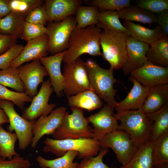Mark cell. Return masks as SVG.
<instances>
[{"label": "cell", "mask_w": 168, "mask_h": 168, "mask_svg": "<svg viewBox=\"0 0 168 168\" xmlns=\"http://www.w3.org/2000/svg\"><path fill=\"white\" fill-rule=\"evenodd\" d=\"M48 44L46 34L27 42L20 54L12 62L10 67L18 68L26 62L46 56Z\"/></svg>", "instance_id": "17"}, {"label": "cell", "mask_w": 168, "mask_h": 168, "mask_svg": "<svg viewBox=\"0 0 168 168\" xmlns=\"http://www.w3.org/2000/svg\"><path fill=\"white\" fill-rule=\"evenodd\" d=\"M157 23L164 35L168 37V10L157 14Z\"/></svg>", "instance_id": "45"}, {"label": "cell", "mask_w": 168, "mask_h": 168, "mask_svg": "<svg viewBox=\"0 0 168 168\" xmlns=\"http://www.w3.org/2000/svg\"><path fill=\"white\" fill-rule=\"evenodd\" d=\"M168 104V84L149 87L141 109L146 114L156 112Z\"/></svg>", "instance_id": "21"}, {"label": "cell", "mask_w": 168, "mask_h": 168, "mask_svg": "<svg viewBox=\"0 0 168 168\" xmlns=\"http://www.w3.org/2000/svg\"><path fill=\"white\" fill-rule=\"evenodd\" d=\"M46 33V28L44 26L25 21L21 38L28 42Z\"/></svg>", "instance_id": "39"}, {"label": "cell", "mask_w": 168, "mask_h": 168, "mask_svg": "<svg viewBox=\"0 0 168 168\" xmlns=\"http://www.w3.org/2000/svg\"><path fill=\"white\" fill-rule=\"evenodd\" d=\"M114 109L105 104L99 112L86 118L93 126L92 138L99 140L108 133L119 129V124L114 116Z\"/></svg>", "instance_id": "13"}, {"label": "cell", "mask_w": 168, "mask_h": 168, "mask_svg": "<svg viewBox=\"0 0 168 168\" xmlns=\"http://www.w3.org/2000/svg\"><path fill=\"white\" fill-rule=\"evenodd\" d=\"M150 45L140 42L129 34L126 40L127 58L122 68L125 75L142 66L147 60L146 54Z\"/></svg>", "instance_id": "16"}, {"label": "cell", "mask_w": 168, "mask_h": 168, "mask_svg": "<svg viewBox=\"0 0 168 168\" xmlns=\"http://www.w3.org/2000/svg\"><path fill=\"white\" fill-rule=\"evenodd\" d=\"M11 11L8 0H0V18L5 16Z\"/></svg>", "instance_id": "46"}, {"label": "cell", "mask_w": 168, "mask_h": 168, "mask_svg": "<svg viewBox=\"0 0 168 168\" xmlns=\"http://www.w3.org/2000/svg\"><path fill=\"white\" fill-rule=\"evenodd\" d=\"M25 20L26 22L44 26L49 22L48 13L44 5L34 9L27 14Z\"/></svg>", "instance_id": "41"}, {"label": "cell", "mask_w": 168, "mask_h": 168, "mask_svg": "<svg viewBox=\"0 0 168 168\" xmlns=\"http://www.w3.org/2000/svg\"><path fill=\"white\" fill-rule=\"evenodd\" d=\"M130 74L131 76L129 78L134 79L142 85L148 87L168 84V67L155 65L148 60Z\"/></svg>", "instance_id": "15"}, {"label": "cell", "mask_w": 168, "mask_h": 168, "mask_svg": "<svg viewBox=\"0 0 168 168\" xmlns=\"http://www.w3.org/2000/svg\"><path fill=\"white\" fill-rule=\"evenodd\" d=\"M153 146L151 139L139 145L128 162L119 168H153Z\"/></svg>", "instance_id": "23"}, {"label": "cell", "mask_w": 168, "mask_h": 168, "mask_svg": "<svg viewBox=\"0 0 168 168\" xmlns=\"http://www.w3.org/2000/svg\"><path fill=\"white\" fill-rule=\"evenodd\" d=\"M108 151L107 148L101 147L96 156L83 159L76 168H111L103 161L104 156Z\"/></svg>", "instance_id": "38"}, {"label": "cell", "mask_w": 168, "mask_h": 168, "mask_svg": "<svg viewBox=\"0 0 168 168\" xmlns=\"http://www.w3.org/2000/svg\"><path fill=\"white\" fill-rule=\"evenodd\" d=\"M63 89L67 97L90 89L88 73L85 62L79 57L63 67Z\"/></svg>", "instance_id": "7"}, {"label": "cell", "mask_w": 168, "mask_h": 168, "mask_svg": "<svg viewBox=\"0 0 168 168\" xmlns=\"http://www.w3.org/2000/svg\"><path fill=\"white\" fill-rule=\"evenodd\" d=\"M153 168H154V167H153Z\"/></svg>", "instance_id": "49"}, {"label": "cell", "mask_w": 168, "mask_h": 168, "mask_svg": "<svg viewBox=\"0 0 168 168\" xmlns=\"http://www.w3.org/2000/svg\"><path fill=\"white\" fill-rule=\"evenodd\" d=\"M76 26L73 16L60 21L49 22L46 27L49 39L48 52L53 55L66 51L71 34Z\"/></svg>", "instance_id": "8"}, {"label": "cell", "mask_w": 168, "mask_h": 168, "mask_svg": "<svg viewBox=\"0 0 168 168\" xmlns=\"http://www.w3.org/2000/svg\"><path fill=\"white\" fill-rule=\"evenodd\" d=\"M44 143L42 150L44 152L51 153L58 157L69 151L77 152V156L80 159L95 156L101 148L99 140L93 138L58 140L46 138Z\"/></svg>", "instance_id": "3"}, {"label": "cell", "mask_w": 168, "mask_h": 168, "mask_svg": "<svg viewBox=\"0 0 168 168\" xmlns=\"http://www.w3.org/2000/svg\"><path fill=\"white\" fill-rule=\"evenodd\" d=\"M128 33L103 30L101 31L100 44L102 56L114 70L122 68L127 59L126 40Z\"/></svg>", "instance_id": "4"}, {"label": "cell", "mask_w": 168, "mask_h": 168, "mask_svg": "<svg viewBox=\"0 0 168 168\" xmlns=\"http://www.w3.org/2000/svg\"><path fill=\"white\" fill-rule=\"evenodd\" d=\"M137 6L153 14L168 10V0H139Z\"/></svg>", "instance_id": "40"}, {"label": "cell", "mask_w": 168, "mask_h": 168, "mask_svg": "<svg viewBox=\"0 0 168 168\" xmlns=\"http://www.w3.org/2000/svg\"><path fill=\"white\" fill-rule=\"evenodd\" d=\"M30 160L21 156L19 154L8 160L0 156V168H30Z\"/></svg>", "instance_id": "43"}, {"label": "cell", "mask_w": 168, "mask_h": 168, "mask_svg": "<svg viewBox=\"0 0 168 168\" xmlns=\"http://www.w3.org/2000/svg\"><path fill=\"white\" fill-rule=\"evenodd\" d=\"M124 24L129 35L139 41L149 45L160 40L168 37L164 35L159 26L151 29L140 24L126 21H124Z\"/></svg>", "instance_id": "22"}, {"label": "cell", "mask_w": 168, "mask_h": 168, "mask_svg": "<svg viewBox=\"0 0 168 168\" xmlns=\"http://www.w3.org/2000/svg\"><path fill=\"white\" fill-rule=\"evenodd\" d=\"M9 123L8 118L4 111L0 107V125Z\"/></svg>", "instance_id": "47"}, {"label": "cell", "mask_w": 168, "mask_h": 168, "mask_svg": "<svg viewBox=\"0 0 168 168\" xmlns=\"http://www.w3.org/2000/svg\"><path fill=\"white\" fill-rule=\"evenodd\" d=\"M72 113L67 111L59 127L53 134L55 139L92 138V128L84 116L83 110L72 107Z\"/></svg>", "instance_id": "6"}, {"label": "cell", "mask_w": 168, "mask_h": 168, "mask_svg": "<svg viewBox=\"0 0 168 168\" xmlns=\"http://www.w3.org/2000/svg\"><path fill=\"white\" fill-rule=\"evenodd\" d=\"M99 141L101 147L113 151L122 166L128 162L139 147L127 133L119 130L108 133Z\"/></svg>", "instance_id": "9"}, {"label": "cell", "mask_w": 168, "mask_h": 168, "mask_svg": "<svg viewBox=\"0 0 168 168\" xmlns=\"http://www.w3.org/2000/svg\"><path fill=\"white\" fill-rule=\"evenodd\" d=\"M146 115L152 123L151 139L152 141L168 132V104L160 110Z\"/></svg>", "instance_id": "28"}, {"label": "cell", "mask_w": 168, "mask_h": 168, "mask_svg": "<svg viewBox=\"0 0 168 168\" xmlns=\"http://www.w3.org/2000/svg\"><path fill=\"white\" fill-rule=\"evenodd\" d=\"M96 26L103 30L128 33L127 30L120 21L117 11H99Z\"/></svg>", "instance_id": "30"}, {"label": "cell", "mask_w": 168, "mask_h": 168, "mask_svg": "<svg viewBox=\"0 0 168 168\" xmlns=\"http://www.w3.org/2000/svg\"><path fill=\"white\" fill-rule=\"evenodd\" d=\"M25 20L22 14L11 11L0 18V33L21 38Z\"/></svg>", "instance_id": "25"}, {"label": "cell", "mask_w": 168, "mask_h": 168, "mask_svg": "<svg viewBox=\"0 0 168 168\" xmlns=\"http://www.w3.org/2000/svg\"><path fill=\"white\" fill-rule=\"evenodd\" d=\"M91 6L97 7L99 11H119L131 6L130 0H91Z\"/></svg>", "instance_id": "36"}, {"label": "cell", "mask_w": 168, "mask_h": 168, "mask_svg": "<svg viewBox=\"0 0 168 168\" xmlns=\"http://www.w3.org/2000/svg\"><path fill=\"white\" fill-rule=\"evenodd\" d=\"M129 79L133 83V86L126 97L118 102L115 108L117 113L141 109L148 94L149 87L142 85L134 79Z\"/></svg>", "instance_id": "20"}, {"label": "cell", "mask_w": 168, "mask_h": 168, "mask_svg": "<svg viewBox=\"0 0 168 168\" xmlns=\"http://www.w3.org/2000/svg\"><path fill=\"white\" fill-rule=\"evenodd\" d=\"M153 141L152 157L154 167L168 164V132Z\"/></svg>", "instance_id": "33"}, {"label": "cell", "mask_w": 168, "mask_h": 168, "mask_svg": "<svg viewBox=\"0 0 168 168\" xmlns=\"http://www.w3.org/2000/svg\"><path fill=\"white\" fill-rule=\"evenodd\" d=\"M88 73L90 89L111 107L114 108L118 103L115 99L117 90L115 83L119 82L114 76L113 70L100 67L94 60L88 59L85 62Z\"/></svg>", "instance_id": "2"}, {"label": "cell", "mask_w": 168, "mask_h": 168, "mask_svg": "<svg viewBox=\"0 0 168 168\" xmlns=\"http://www.w3.org/2000/svg\"><path fill=\"white\" fill-rule=\"evenodd\" d=\"M65 51L39 59L49 76L51 86L58 97L63 95L64 77L61 71V65Z\"/></svg>", "instance_id": "18"}, {"label": "cell", "mask_w": 168, "mask_h": 168, "mask_svg": "<svg viewBox=\"0 0 168 168\" xmlns=\"http://www.w3.org/2000/svg\"><path fill=\"white\" fill-rule=\"evenodd\" d=\"M17 40L14 36L0 33V55L16 44Z\"/></svg>", "instance_id": "44"}, {"label": "cell", "mask_w": 168, "mask_h": 168, "mask_svg": "<svg viewBox=\"0 0 168 168\" xmlns=\"http://www.w3.org/2000/svg\"><path fill=\"white\" fill-rule=\"evenodd\" d=\"M62 106L54 110L49 115L41 116L34 121L32 128L33 138L31 144L35 148L40 139L45 135H53L61 124L67 112Z\"/></svg>", "instance_id": "14"}, {"label": "cell", "mask_w": 168, "mask_h": 168, "mask_svg": "<svg viewBox=\"0 0 168 168\" xmlns=\"http://www.w3.org/2000/svg\"><path fill=\"white\" fill-rule=\"evenodd\" d=\"M99 12L95 6H80L75 14L77 27L84 29L90 26L96 25Z\"/></svg>", "instance_id": "31"}, {"label": "cell", "mask_w": 168, "mask_h": 168, "mask_svg": "<svg viewBox=\"0 0 168 168\" xmlns=\"http://www.w3.org/2000/svg\"><path fill=\"white\" fill-rule=\"evenodd\" d=\"M0 84L25 93L24 84L20 77L18 68L9 67L0 70Z\"/></svg>", "instance_id": "34"}, {"label": "cell", "mask_w": 168, "mask_h": 168, "mask_svg": "<svg viewBox=\"0 0 168 168\" xmlns=\"http://www.w3.org/2000/svg\"><path fill=\"white\" fill-rule=\"evenodd\" d=\"M67 98L68 105L71 107L85 109L89 112L100 108L103 106L101 99L90 89Z\"/></svg>", "instance_id": "24"}, {"label": "cell", "mask_w": 168, "mask_h": 168, "mask_svg": "<svg viewBox=\"0 0 168 168\" xmlns=\"http://www.w3.org/2000/svg\"><path fill=\"white\" fill-rule=\"evenodd\" d=\"M24 47L22 45L16 44L0 55V69L9 67L12 62L20 54Z\"/></svg>", "instance_id": "42"}, {"label": "cell", "mask_w": 168, "mask_h": 168, "mask_svg": "<svg viewBox=\"0 0 168 168\" xmlns=\"http://www.w3.org/2000/svg\"><path fill=\"white\" fill-rule=\"evenodd\" d=\"M19 74L23 82L25 93L32 99L38 93V87L48 75L39 59L18 67Z\"/></svg>", "instance_id": "12"}, {"label": "cell", "mask_w": 168, "mask_h": 168, "mask_svg": "<svg viewBox=\"0 0 168 168\" xmlns=\"http://www.w3.org/2000/svg\"><path fill=\"white\" fill-rule=\"evenodd\" d=\"M155 168H168V164L160 165L154 167Z\"/></svg>", "instance_id": "48"}, {"label": "cell", "mask_w": 168, "mask_h": 168, "mask_svg": "<svg viewBox=\"0 0 168 168\" xmlns=\"http://www.w3.org/2000/svg\"><path fill=\"white\" fill-rule=\"evenodd\" d=\"M0 107L8 118L9 123L7 127L8 132L12 133L15 132L18 137L19 148L25 150L31 143L34 121L26 120L21 116L15 110L14 104L10 101L0 100Z\"/></svg>", "instance_id": "10"}, {"label": "cell", "mask_w": 168, "mask_h": 168, "mask_svg": "<svg viewBox=\"0 0 168 168\" xmlns=\"http://www.w3.org/2000/svg\"><path fill=\"white\" fill-rule=\"evenodd\" d=\"M32 99L25 93L11 91L0 84V100L10 101L23 110L26 102H30Z\"/></svg>", "instance_id": "35"}, {"label": "cell", "mask_w": 168, "mask_h": 168, "mask_svg": "<svg viewBox=\"0 0 168 168\" xmlns=\"http://www.w3.org/2000/svg\"><path fill=\"white\" fill-rule=\"evenodd\" d=\"M101 29L93 25L84 29L77 26L72 31L63 61L71 63L84 54L93 56L102 55L100 39Z\"/></svg>", "instance_id": "1"}, {"label": "cell", "mask_w": 168, "mask_h": 168, "mask_svg": "<svg viewBox=\"0 0 168 168\" xmlns=\"http://www.w3.org/2000/svg\"><path fill=\"white\" fill-rule=\"evenodd\" d=\"M12 11L27 16L35 8L41 6L43 2L41 0H8Z\"/></svg>", "instance_id": "37"}, {"label": "cell", "mask_w": 168, "mask_h": 168, "mask_svg": "<svg viewBox=\"0 0 168 168\" xmlns=\"http://www.w3.org/2000/svg\"><path fill=\"white\" fill-rule=\"evenodd\" d=\"M18 137L15 133L6 131L0 125V156L4 159L12 160L13 156L18 155L15 148Z\"/></svg>", "instance_id": "32"}, {"label": "cell", "mask_w": 168, "mask_h": 168, "mask_svg": "<svg viewBox=\"0 0 168 168\" xmlns=\"http://www.w3.org/2000/svg\"><path fill=\"white\" fill-rule=\"evenodd\" d=\"M118 12L119 18L124 21H136L150 25L157 23L156 15L137 6H130L118 11Z\"/></svg>", "instance_id": "26"}, {"label": "cell", "mask_w": 168, "mask_h": 168, "mask_svg": "<svg viewBox=\"0 0 168 168\" xmlns=\"http://www.w3.org/2000/svg\"><path fill=\"white\" fill-rule=\"evenodd\" d=\"M82 2L81 0H45L44 6L48 13L49 22L60 21L75 15Z\"/></svg>", "instance_id": "19"}, {"label": "cell", "mask_w": 168, "mask_h": 168, "mask_svg": "<svg viewBox=\"0 0 168 168\" xmlns=\"http://www.w3.org/2000/svg\"><path fill=\"white\" fill-rule=\"evenodd\" d=\"M146 57L153 64L168 67V37L160 40L150 45Z\"/></svg>", "instance_id": "27"}, {"label": "cell", "mask_w": 168, "mask_h": 168, "mask_svg": "<svg viewBox=\"0 0 168 168\" xmlns=\"http://www.w3.org/2000/svg\"><path fill=\"white\" fill-rule=\"evenodd\" d=\"M119 129L127 133L138 146L151 139L152 123L141 109L114 114Z\"/></svg>", "instance_id": "5"}, {"label": "cell", "mask_w": 168, "mask_h": 168, "mask_svg": "<svg viewBox=\"0 0 168 168\" xmlns=\"http://www.w3.org/2000/svg\"><path fill=\"white\" fill-rule=\"evenodd\" d=\"M53 90L49 79L44 81L40 91L32 98L30 105L23 109L21 116L26 120L34 121L41 116L49 114L56 106L54 104L49 103Z\"/></svg>", "instance_id": "11"}, {"label": "cell", "mask_w": 168, "mask_h": 168, "mask_svg": "<svg viewBox=\"0 0 168 168\" xmlns=\"http://www.w3.org/2000/svg\"><path fill=\"white\" fill-rule=\"evenodd\" d=\"M78 155L76 151H69L56 159L48 160L39 156L36 160L41 168H76L79 163L73 161Z\"/></svg>", "instance_id": "29"}]
</instances>
